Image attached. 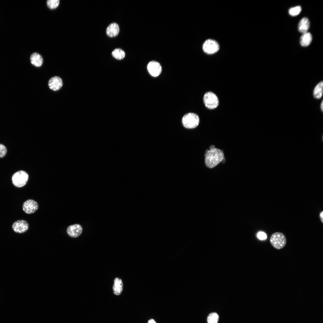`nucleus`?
Listing matches in <instances>:
<instances>
[{
    "instance_id": "1",
    "label": "nucleus",
    "mask_w": 323,
    "mask_h": 323,
    "mask_svg": "<svg viewBox=\"0 0 323 323\" xmlns=\"http://www.w3.org/2000/svg\"><path fill=\"white\" fill-rule=\"evenodd\" d=\"M209 149L205 151V163L208 167L213 168L223 160L224 154L222 150L215 148L214 145L211 146Z\"/></svg>"
},
{
    "instance_id": "2",
    "label": "nucleus",
    "mask_w": 323,
    "mask_h": 323,
    "mask_svg": "<svg viewBox=\"0 0 323 323\" xmlns=\"http://www.w3.org/2000/svg\"><path fill=\"white\" fill-rule=\"evenodd\" d=\"M270 241L274 248L277 249H280L286 245L287 239L283 233L278 232H275L271 235Z\"/></svg>"
},
{
    "instance_id": "3",
    "label": "nucleus",
    "mask_w": 323,
    "mask_h": 323,
    "mask_svg": "<svg viewBox=\"0 0 323 323\" xmlns=\"http://www.w3.org/2000/svg\"><path fill=\"white\" fill-rule=\"evenodd\" d=\"M198 116L196 114L189 113L184 115L182 122L183 126L188 129H193L197 127L199 123Z\"/></svg>"
},
{
    "instance_id": "4",
    "label": "nucleus",
    "mask_w": 323,
    "mask_h": 323,
    "mask_svg": "<svg viewBox=\"0 0 323 323\" xmlns=\"http://www.w3.org/2000/svg\"><path fill=\"white\" fill-rule=\"evenodd\" d=\"M29 178L28 174L23 170H19L15 173L12 177L13 184L18 188H21L27 183Z\"/></svg>"
},
{
    "instance_id": "5",
    "label": "nucleus",
    "mask_w": 323,
    "mask_h": 323,
    "mask_svg": "<svg viewBox=\"0 0 323 323\" xmlns=\"http://www.w3.org/2000/svg\"><path fill=\"white\" fill-rule=\"evenodd\" d=\"M203 101L205 106L209 109H214L217 108L219 103L217 96L211 92H207L205 94Z\"/></svg>"
},
{
    "instance_id": "6",
    "label": "nucleus",
    "mask_w": 323,
    "mask_h": 323,
    "mask_svg": "<svg viewBox=\"0 0 323 323\" xmlns=\"http://www.w3.org/2000/svg\"><path fill=\"white\" fill-rule=\"evenodd\" d=\"M219 46L215 40L208 39L203 43L202 49L204 51L208 54H212L217 52L219 49Z\"/></svg>"
},
{
    "instance_id": "7",
    "label": "nucleus",
    "mask_w": 323,
    "mask_h": 323,
    "mask_svg": "<svg viewBox=\"0 0 323 323\" xmlns=\"http://www.w3.org/2000/svg\"><path fill=\"white\" fill-rule=\"evenodd\" d=\"M39 208V205L35 201L29 199L24 202L22 205V209L23 211L28 214L34 213Z\"/></svg>"
},
{
    "instance_id": "8",
    "label": "nucleus",
    "mask_w": 323,
    "mask_h": 323,
    "mask_svg": "<svg viewBox=\"0 0 323 323\" xmlns=\"http://www.w3.org/2000/svg\"><path fill=\"white\" fill-rule=\"evenodd\" d=\"M147 69L149 74L154 77L159 76L162 71L160 64L154 61H151L148 63L147 65Z\"/></svg>"
},
{
    "instance_id": "9",
    "label": "nucleus",
    "mask_w": 323,
    "mask_h": 323,
    "mask_svg": "<svg viewBox=\"0 0 323 323\" xmlns=\"http://www.w3.org/2000/svg\"><path fill=\"white\" fill-rule=\"evenodd\" d=\"M28 223L24 220H19L13 224L12 228L16 233H22L26 231L29 228Z\"/></svg>"
},
{
    "instance_id": "10",
    "label": "nucleus",
    "mask_w": 323,
    "mask_h": 323,
    "mask_svg": "<svg viewBox=\"0 0 323 323\" xmlns=\"http://www.w3.org/2000/svg\"><path fill=\"white\" fill-rule=\"evenodd\" d=\"M82 231V226L77 224L70 226L67 229V232L68 235L73 238L77 237L80 236Z\"/></svg>"
},
{
    "instance_id": "11",
    "label": "nucleus",
    "mask_w": 323,
    "mask_h": 323,
    "mask_svg": "<svg viewBox=\"0 0 323 323\" xmlns=\"http://www.w3.org/2000/svg\"><path fill=\"white\" fill-rule=\"evenodd\" d=\"M63 85L62 79L58 76L51 77L48 82V86L51 89L54 91L59 90Z\"/></svg>"
},
{
    "instance_id": "12",
    "label": "nucleus",
    "mask_w": 323,
    "mask_h": 323,
    "mask_svg": "<svg viewBox=\"0 0 323 323\" xmlns=\"http://www.w3.org/2000/svg\"><path fill=\"white\" fill-rule=\"evenodd\" d=\"M123 283L122 280L118 277L115 278L112 287L114 294L119 295L122 293L123 290Z\"/></svg>"
},
{
    "instance_id": "13",
    "label": "nucleus",
    "mask_w": 323,
    "mask_h": 323,
    "mask_svg": "<svg viewBox=\"0 0 323 323\" xmlns=\"http://www.w3.org/2000/svg\"><path fill=\"white\" fill-rule=\"evenodd\" d=\"M31 63L35 66L39 67L42 64L43 59L39 54L35 52L32 54L30 56Z\"/></svg>"
},
{
    "instance_id": "14",
    "label": "nucleus",
    "mask_w": 323,
    "mask_h": 323,
    "mask_svg": "<svg viewBox=\"0 0 323 323\" xmlns=\"http://www.w3.org/2000/svg\"><path fill=\"white\" fill-rule=\"evenodd\" d=\"M119 28L118 24L114 23L109 25L106 29V33L110 37H115L118 34Z\"/></svg>"
},
{
    "instance_id": "15",
    "label": "nucleus",
    "mask_w": 323,
    "mask_h": 323,
    "mask_svg": "<svg viewBox=\"0 0 323 323\" xmlns=\"http://www.w3.org/2000/svg\"><path fill=\"white\" fill-rule=\"evenodd\" d=\"M310 26V22L306 17L302 18L300 21L298 25V30L301 33L307 32Z\"/></svg>"
},
{
    "instance_id": "16",
    "label": "nucleus",
    "mask_w": 323,
    "mask_h": 323,
    "mask_svg": "<svg viewBox=\"0 0 323 323\" xmlns=\"http://www.w3.org/2000/svg\"><path fill=\"white\" fill-rule=\"evenodd\" d=\"M312 39L311 33L306 32L303 33L300 39V43L303 47H307L310 44Z\"/></svg>"
},
{
    "instance_id": "17",
    "label": "nucleus",
    "mask_w": 323,
    "mask_h": 323,
    "mask_svg": "<svg viewBox=\"0 0 323 323\" xmlns=\"http://www.w3.org/2000/svg\"><path fill=\"white\" fill-rule=\"evenodd\" d=\"M323 81H322L318 83L315 87L313 95L315 98L319 99L322 97L323 92Z\"/></svg>"
},
{
    "instance_id": "18",
    "label": "nucleus",
    "mask_w": 323,
    "mask_h": 323,
    "mask_svg": "<svg viewBox=\"0 0 323 323\" xmlns=\"http://www.w3.org/2000/svg\"><path fill=\"white\" fill-rule=\"evenodd\" d=\"M112 56L118 60H121L125 57L124 52L121 49L116 48L112 52Z\"/></svg>"
},
{
    "instance_id": "19",
    "label": "nucleus",
    "mask_w": 323,
    "mask_h": 323,
    "mask_svg": "<svg viewBox=\"0 0 323 323\" xmlns=\"http://www.w3.org/2000/svg\"><path fill=\"white\" fill-rule=\"evenodd\" d=\"M219 320V316L215 313H210L207 317L208 323H217Z\"/></svg>"
},
{
    "instance_id": "20",
    "label": "nucleus",
    "mask_w": 323,
    "mask_h": 323,
    "mask_svg": "<svg viewBox=\"0 0 323 323\" xmlns=\"http://www.w3.org/2000/svg\"><path fill=\"white\" fill-rule=\"evenodd\" d=\"M301 10V7L300 6H298L290 8L289 10V13L291 16H295L298 15L300 13Z\"/></svg>"
},
{
    "instance_id": "21",
    "label": "nucleus",
    "mask_w": 323,
    "mask_h": 323,
    "mask_svg": "<svg viewBox=\"0 0 323 323\" xmlns=\"http://www.w3.org/2000/svg\"><path fill=\"white\" fill-rule=\"evenodd\" d=\"M59 3V0H48L47 1V5L51 9H54L57 7Z\"/></svg>"
},
{
    "instance_id": "22",
    "label": "nucleus",
    "mask_w": 323,
    "mask_h": 323,
    "mask_svg": "<svg viewBox=\"0 0 323 323\" xmlns=\"http://www.w3.org/2000/svg\"><path fill=\"white\" fill-rule=\"evenodd\" d=\"M7 152L6 147L3 144H0V158L3 157Z\"/></svg>"
},
{
    "instance_id": "23",
    "label": "nucleus",
    "mask_w": 323,
    "mask_h": 323,
    "mask_svg": "<svg viewBox=\"0 0 323 323\" xmlns=\"http://www.w3.org/2000/svg\"><path fill=\"white\" fill-rule=\"evenodd\" d=\"M257 237L259 239L261 240L265 239L267 237L266 234L263 232H258L257 234Z\"/></svg>"
},
{
    "instance_id": "24",
    "label": "nucleus",
    "mask_w": 323,
    "mask_h": 323,
    "mask_svg": "<svg viewBox=\"0 0 323 323\" xmlns=\"http://www.w3.org/2000/svg\"><path fill=\"white\" fill-rule=\"evenodd\" d=\"M320 219L322 223H323V211H322L320 214Z\"/></svg>"
},
{
    "instance_id": "25",
    "label": "nucleus",
    "mask_w": 323,
    "mask_h": 323,
    "mask_svg": "<svg viewBox=\"0 0 323 323\" xmlns=\"http://www.w3.org/2000/svg\"><path fill=\"white\" fill-rule=\"evenodd\" d=\"M147 323H156V321L153 319H150L149 320Z\"/></svg>"
},
{
    "instance_id": "26",
    "label": "nucleus",
    "mask_w": 323,
    "mask_h": 323,
    "mask_svg": "<svg viewBox=\"0 0 323 323\" xmlns=\"http://www.w3.org/2000/svg\"><path fill=\"white\" fill-rule=\"evenodd\" d=\"M323 100H322V103H321V110L322 111H323Z\"/></svg>"
}]
</instances>
